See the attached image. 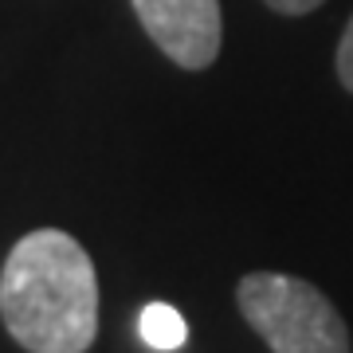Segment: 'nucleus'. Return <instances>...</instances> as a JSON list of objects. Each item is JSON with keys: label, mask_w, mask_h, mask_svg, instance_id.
<instances>
[{"label": "nucleus", "mask_w": 353, "mask_h": 353, "mask_svg": "<svg viewBox=\"0 0 353 353\" xmlns=\"http://www.w3.org/2000/svg\"><path fill=\"white\" fill-rule=\"evenodd\" d=\"M338 79H341V87L353 94V16H350V24H345V32H341V43H338Z\"/></svg>", "instance_id": "39448f33"}, {"label": "nucleus", "mask_w": 353, "mask_h": 353, "mask_svg": "<svg viewBox=\"0 0 353 353\" xmlns=\"http://www.w3.org/2000/svg\"><path fill=\"white\" fill-rule=\"evenodd\" d=\"M145 36L185 71H204L220 55V0H130Z\"/></svg>", "instance_id": "7ed1b4c3"}, {"label": "nucleus", "mask_w": 353, "mask_h": 353, "mask_svg": "<svg viewBox=\"0 0 353 353\" xmlns=\"http://www.w3.org/2000/svg\"><path fill=\"white\" fill-rule=\"evenodd\" d=\"M138 330H141V341L157 353H173L189 341V322L181 318V310L169 303H150L138 318Z\"/></svg>", "instance_id": "20e7f679"}, {"label": "nucleus", "mask_w": 353, "mask_h": 353, "mask_svg": "<svg viewBox=\"0 0 353 353\" xmlns=\"http://www.w3.org/2000/svg\"><path fill=\"white\" fill-rule=\"evenodd\" d=\"M267 8H275V12L283 16H306V12H314L322 0H263Z\"/></svg>", "instance_id": "423d86ee"}, {"label": "nucleus", "mask_w": 353, "mask_h": 353, "mask_svg": "<svg viewBox=\"0 0 353 353\" xmlns=\"http://www.w3.org/2000/svg\"><path fill=\"white\" fill-rule=\"evenodd\" d=\"M236 303L271 353H350V330L341 314L306 279L255 271L240 279Z\"/></svg>", "instance_id": "f03ea898"}, {"label": "nucleus", "mask_w": 353, "mask_h": 353, "mask_svg": "<svg viewBox=\"0 0 353 353\" xmlns=\"http://www.w3.org/2000/svg\"><path fill=\"white\" fill-rule=\"evenodd\" d=\"M0 314L28 353H87L99 334V275L75 236L28 232L0 271Z\"/></svg>", "instance_id": "f257e3e1"}]
</instances>
